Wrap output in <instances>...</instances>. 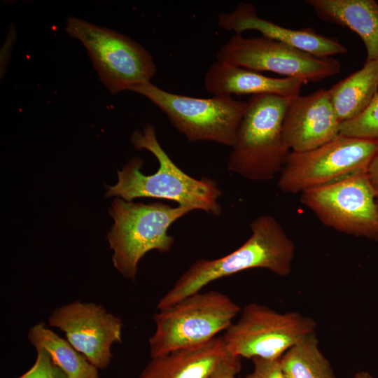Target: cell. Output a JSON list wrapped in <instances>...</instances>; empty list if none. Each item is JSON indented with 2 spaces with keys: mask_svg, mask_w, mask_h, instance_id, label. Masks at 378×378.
Wrapping results in <instances>:
<instances>
[{
  "mask_svg": "<svg viewBox=\"0 0 378 378\" xmlns=\"http://www.w3.org/2000/svg\"><path fill=\"white\" fill-rule=\"evenodd\" d=\"M241 307L219 291L197 292L159 310L155 330L148 340L155 358L206 343L226 330Z\"/></svg>",
  "mask_w": 378,
  "mask_h": 378,
  "instance_id": "5b68a950",
  "label": "cell"
},
{
  "mask_svg": "<svg viewBox=\"0 0 378 378\" xmlns=\"http://www.w3.org/2000/svg\"><path fill=\"white\" fill-rule=\"evenodd\" d=\"M340 135L378 141V93L363 113L340 124Z\"/></svg>",
  "mask_w": 378,
  "mask_h": 378,
  "instance_id": "44dd1931",
  "label": "cell"
},
{
  "mask_svg": "<svg viewBox=\"0 0 378 378\" xmlns=\"http://www.w3.org/2000/svg\"><path fill=\"white\" fill-rule=\"evenodd\" d=\"M228 353L222 337L152 358L139 378H209Z\"/></svg>",
  "mask_w": 378,
  "mask_h": 378,
  "instance_id": "2e32d148",
  "label": "cell"
},
{
  "mask_svg": "<svg viewBox=\"0 0 378 378\" xmlns=\"http://www.w3.org/2000/svg\"><path fill=\"white\" fill-rule=\"evenodd\" d=\"M377 212H378V197L377 198Z\"/></svg>",
  "mask_w": 378,
  "mask_h": 378,
  "instance_id": "83f0119b",
  "label": "cell"
},
{
  "mask_svg": "<svg viewBox=\"0 0 378 378\" xmlns=\"http://www.w3.org/2000/svg\"><path fill=\"white\" fill-rule=\"evenodd\" d=\"M28 338L36 349L45 350L52 362L68 378H97V368L78 351L66 340L46 327L44 323L32 326Z\"/></svg>",
  "mask_w": 378,
  "mask_h": 378,
  "instance_id": "d6986e66",
  "label": "cell"
},
{
  "mask_svg": "<svg viewBox=\"0 0 378 378\" xmlns=\"http://www.w3.org/2000/svg\"><path fill=\"white\" fill-rule=\"evenodd\" d=\"M97 378H99V377H97Z\"/></svg>",
  "mask_w": 378,
  "mask_h": 378,
  "instance_id": "f1b7e54d",
  "label": "cell"
},
{
  "mask_svg": "<svg viewBox=\"0 0 378 378\" xmlns=\"http://www.w3.org/2000/svg\"><path fill=\"white\" fill-rule=\"evenodd\" d=\"M315 321L300 313L278 312L252 302L222 337L227 351L240 358L279 359L291 346L315 332Z\"/></svg>",
  "mask_w": 378,
  "mask_h": 378,
  "instance_id": "9c48e42d",
  "label": "cell"
},
{
  "mask_svg": "<svg viewBox=\"0 0 378 378\" xmlns=\"http://www.w3.org/2000/svg\"><path fill=\"white\" fill-rule=\"evenodd\" d=\"M290 99L267 94L248 99L229 155V171L254 181L271 180L281 171L291 152L283 134Z\"/></svg>",
  "mask_w": 378,
  "mask_h": 378,
  "instance_id": "3957f363",
  "label": "cell"
},
{
  "mask_svg": "<svg viewBox=\"0 0 378 378\" xmlns=\"http://www.w3.org/2000/svg\"><path fill=\"white\" fill-rule=\"evenodd\" d=\"M251 360L253 370L246 378H286L281 370L279 359L254 358Z\"/></svg>",
  "mask_w": 378,
  "mask_h": 378,
  "instance_id": "603a6c76",
  "label": "cell"
},
{
  "mask_svg": "<svg viewBox=\"0 0 378 378\" xmlns=\"http://www.w3.org/2000/svg\"><path fill=\"white\" fill-rule=\"evenodd\" d=\"M339 121L327 90L290 98L283 122V134L293 152L314 149L340 135Z\"/></svg>",
  "mask_w": 378,
  "mask_h": 378,
  "instance_id": "4fadbf2b",
  "label": "cell"
},
{
  "mask_svg": "<svg viewBox=\"0 0 378 378\" xmlns=\"http://www.w3.org/2000/svg\"><path fill=\"white\" fill-rule=\"evenodd\" d=\"M330 102L342 123L359 115L378 93V59L364 66L328 90Z\"/></svg>",
  "mask_w": 378,
  "mask_h": 378,
  "instance_id": "ac0fdd59",
  "label": "cell"
},
{
  "mask_svg": "<svg viewBox=\"0 0 378 378\" xmlns=\"http://www.w3.org/2000/svg\"><path fill=\"white\" fill-rule=\"evenodd\" d=\"M130 140L136 149L147 150L156 158L158 169L145 175L141 172L143 160L132 158L118 171V182L108 187L106 196L128 202L140 197L167 200L192 211L201 210L214 216L221 214L218 200L222 191L216 181L206 177L195 178L181 170L160 144L153 125L146 124L141 130L134 131Z\"/></svg>",
  "mask_w": 378,
  "mask_h": 378,
  "instance_id": "6da1fadb",
  "label": "cell"
},
{
  "mask_svg": "<svg viewBox=\"0 0 378 378\" xmlns=\"http://www.w3.org/2000/svg\"><path fill=\"white\" fill-rule=\"evenodd\" d=\"M367 174L378 196V153L371 161L367 170Z\"/></svg>",
  "mask_w": 378,
  "mask_h": 378,
  "instance_id": "484cf974",
  "label": "cell"
},
{
  "mask_svg": "<svg viewBox=\"0 0 378 378\" xmlns=\"http://www.w3.org/2000/svg\"><path fill=\"white\" fill-rule=\"evenodd\" d=\"M109 214L114 220L108 234L115 268L125 278L134 279L139 260L150 251L169 252L174 238L169 227L190 209L161 202L134 203L114 200Z\"/></svg>",
  "mask_w": 378,
  "mask_h": 378,
  "instance_id": "277c9868",
  "label": "cell"
},
{
  "mask_svg": "<svg viewBox=\"0 0 378 378\" xmlns=\"http://www.w3.org/2000/svg\"><path fill=\"white\" fill-rule=\"evenodd\" d=\"M323 21L349 28L362 39L366 62L378 59V3L374 0H307Z\"/></svg>",
  "mask_w": 378,
  "mask_h": 378,
  "instance_id": "e0dca14e",
  "label": "cell"
},
{
  "mask_svg": "<svg viewBox=\"0 0 378 378\" xmlns=\"http://www.w3.org/2000/svg\"><path fill=\"white\" fill-rule=\"evenodd\" d=\"M37 354L34 365L18 378H68L57 366L48 354L42 349H36Z\"/></svg>",
  "mask_w": 378,
  "mask_h": 378,
  "instance_id": "7402d4cb",
  "label": "cell"
},
{
  "mask_svg": "<svg viewBox=\"0 0 378 378\" xmlns=\"http://www.w3.org/2000/svg\"><path fill=\"white\" fill-rule=\"evenodd\" d=\"M279 363L286 378H336L329 360L318 346L315 332L288 349Z\"/></svg>",
  "mask_w": 378,
  "mask_h": 378,
  "instance_id": "ffe728a7",
  "label": "cell"
},
{
  "mask_svg": "<svg viewBox=\"0 0 378 378\" xmlns=\"http://www.w3.org/2000/svg\"><path fill=\"white\" fill-rule=\"evenodd\" d=\"M378 153V141L339 135L310 150L291 151L278 181L284 192H302L365 172Z\"/></svg>",
  "mask_w": 378,
  "mask_h": 378,
  "instance_id": "ba28073f",
  "label": "cell"
},
{
  "mask_svg": "<svg viewBox=\"0 0 378 378\" xmlns=\"http://www.w3.org/2000/svg\"><path fill=\"white\" fill-rule=\"evenodd\" d=\"M68 34L82 43L101 81L116 94L150 82L156 71L150 54L127 36L69 17Z\"/></svg>",
  "mask_w": 378,
  "mask_h": 378,
  "instance_id": "52a82bcc",
  "label": "cell"
},
{
  "mask_svg": "<svg viewBox=\"0 0 378 378\" xmlns=\"http://www.w3.org/2000/svg\"><path fill=\"white\" fill-rule=\"evenodd\" d=\"M377 194L367 172L301 192V202L325 225L378 241Z\"/></svg>",
  "mask_w": 378,
  "mask_h": 378,
  "instance_id": "30bf717a",
  "label": "cell"
},
{
  "mask_svg": "<svg viewBox=\"0 0 378 378\" xmlns=\"http://www.w3.org/2000/svg\"><path fill=\"white\" fill-rule=\"evenodd\" d=\"M304 82L296 78H272L244 67L216 60L205 74L204 87L214 96L275 94L292 98Z\"/></svg>",
  "mask_w": 378,
  "mask_h": 378,
  "instance_id": "9a60e30c",
  "label": "cell"
},
{
  "mask_svg": "<svg viewBox=\"0 0 378 378\" xmlns=\"http://www.w3.org/2000/svg\"><path fill=\"white\" fill-rule=\"evenodd\" d=\"M240 370L241 358L228 351L209 378H235Z\"/></svg>",
  "mask_w": 378,
  "mask_h": 378,
  "instance_id": "cb8c5ba5",
  "label": "cell"
},
{
  "mask_svg": "<svg viewBox=\"0 0 378 378\" xmlns=\"http://www.w3.org/2000/svg\"><path fill=\"white\" fill-rule=\"evenodd\" d=\"M351 378H374L372 375L367 371H360L356 373Z\"/></svg>",
  "mask_w": 378,
  "mask_h": 378,
  "instance_id": "4316f807",
  "label": "cell"
},
{
  "mask_svg": "<svg viewBox=\"0 0 378 378\" xmlns=\"http://www.w3.org/2000/svg\"><path fill=\"white\" fill-rule=\"evenodd\" d=\"M218 24L235 34L248 30L258 31L262 36L318 57H331L347 52V48L337 39L319 34L313 29H288L262 18L255 6L247 2H239L234 10L219 14Z\"/></svg>",
  "mask_w": 378,
  "mask_h": 378,
  "instance_id": "5bb4252c",
  "label": "cell"
},
{
  "mask_svg": "<svg viewBox=\"0 0 378 378\" xmlns=\"http://www.w3.org/2000/svg\"><path fill=\"white\" fill-rule=\"evenodd\" d=\"M158 107L189 141L234 145L247 102L232 97L197 98L164 90L147 82L130 89Z\"/></svg>",
  "mask_w": 378,
  "mask_h": 378,
  "instance_id": "8992f818",
  "label": "cell"
},
{
  "mask_svg": "<svg viewBox=\"0 0 378 378\" xmlns=\"http://www.w3.org/2000/svg\"><path fill=\"white\" fill-rule=\"evenodd\" d=\"M15 37V30L10 31L8 34V36L6 38V43L4 46L3 49H6L5 52H1V74L6 71V67L8 64V54H10V49H11L14 38Z\"/></svg>",
  "mask_w": 378,
  "mask_h": 378,
  "instance_id": "d4e9b609",
  "label": "cell"
},
{
  "mask_svg": "<svg viewBox=\"0 0 378 378\" xmlns=\"http://www.w3.org/2000/svg\"><path fill=\"white\" fill-rule=\"evenodd\" d=\"M48 323L64 332L68 342L99 370L110 363L112 345L122 342L121 319L92 302L76 301L58 307Z\"/></svg>",
  "mask_w": 378,
  "mask_h": 378,
  "instance_id": "7c38bea8",
  "label": "cell"
},
{
  "mask_svg": "<svg viewBox=\"0 0 378 378\" xmlns=\"http://www.w3.org/2000/svg\"><path fill=\"white\" fill-rule=\"evenodd\" d=\"M217 60L255 71H270L300 79L304 84L339 74L341 64L332 57H318L265 36L233 35L219 49Z\"/></svg>",
  "mask_w": 378,
  "mask_h": 378,
  "instance_id": "8fae6325",
  "label": "cell"
},
{
  "mask_svg": "<svg viewBox=\"0 0 378 378\" xmlns=\"http://www.w3.org/2000/svg\"><path fill=\"white\" fill-rule=\"evenodd\" d=\"M251 234L238 248L219 258L193 262L160 299L158 310L201 291L220 278L253 269L268 270L279 276L292 272L295 244L280 223L272 216L262 215L250 224Z\"/></svg>",
  "mask_w": 378,
  "mask_h": 378,
  "instance_id": "7a4b0ae2",
  "label": "cell"
}]
</instances>
